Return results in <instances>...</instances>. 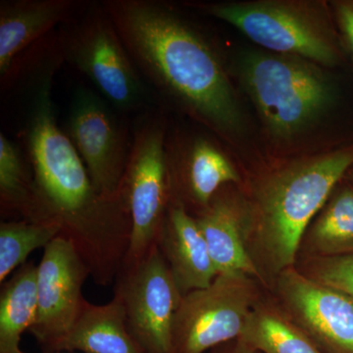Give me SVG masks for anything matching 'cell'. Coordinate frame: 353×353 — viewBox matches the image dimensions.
<instances>
[{
    "instance_id": "ac0fdd59",
    "label": "cell",
    "mask_w": 353,
    "mask_h": 353,
    "mask_svg": "<svg viewBox=\"0 0 353 353\" xmlns=\"http://www.w3.org/2000/svg\"><path fill=\"white\" fill-rule=\"evenodd\" d=\"M353 254V187L334 189L309 225L297 259Z\"/></svg>"
},
{
    "instance_id": "603a6c76",
    "label": "cell",
    "mask_w": 353,
    "mask_h": 353,
    "mask_svg": "<svg viewBox=\"0 0 353 353\" xmlns=\"http://www.w3.org/2000/svg\"><path fill=\"white\" fill-rule=\"evenodd\" d=\"M294 268L310 280L353 299V254L299 259Z\"/></svg>"
},
{
    "instance_id": "7402d4cb",
    "label": "cell",
    "mask_w": 353,
    "mask_h": 353,
    "mask_svg": "<svg viewBox=\"0 0 353 353\" xmlns=\"http://www.w3.org/2000/svg\"><path fill=\"white\" fill-rule=\"evenodd\" d=\"M61 234L55 223L6 220L0 223V284L27 263L30 254L46 248Z\"/></svg>"
},
{
    "instance_id": "8fae6325",
    "label": "cell",
    "mask_w": 353,
    "mask_h": 353,
    "mask_svg": "<svg viewBox=\"0 0 353 353\" xmlns=\"http://www.w3.org/2000/svg\"><path fill=\"white\" fill-rule=\"evenodd\" d=\"M90 276L75 246L58 236L43 250L38 264V310L32 336L41 353H57L58 347L82 314L87 301L83 285Z\"/></svg>"
},
{
    "instance_id": "9a60e30c",
    "label": "cell",
    "mask_w": 353,
    "mask_h": 353,
    "mask_svg": "<svg viewBox=\"0 0 353 353\" xmlns=\"http://www.w3.org/2000/svg\"><path fill=\"white\" fill-rule=\"evenodd\" d=\"M157 245L183 296L208 287L217 277L196 218L182 206H169Z\"/></svg>"
},
{
    "instance_id": "484cf974",
    "label": "cell",
    "mask_w": 353,
    "mask_h": 353,
    "mask_svg": "<svg viewBox=\"0 0 353 353\" xmlns=\"http://www.w3.org/2000/svg\"><path fill=\"white\" fill-rule=\"evenodd\" d=\"M350 178H352V185H353V168L352 170V173H350ZM352 187H353V185H352Z\"/></svg>"
},
{
    "instance_id": "d4e9b609",
    "label": "cell",
    "mask_w": 353,
    "mask_h": 353,
    "mask_svg": "<svg viewBox=\"0 0 353 353\" xmlns=\"http://www.w3.org/2000/svg\"><path fill=\"white\" fill-rule=\"evenodd\" d=\"M208 353H259L246 345L243 341L236 340L221 345L219 347L209 350Z\"/></svg>"
},
{
    "instance_id": "8992f818",
    "label": "cell",
    "mask_w": 353,
    "mask_h": 353,
    "mask_svg": "<svg viewBox=\"0 0 353 353\" xmlns=\"http://www.w3.org/2000/svg\"><path fill=\"white\" fill-rule=\"evenodd\" d=\"M190 6L233 26L273 53L303 58L323 66H334L340 60L334 32L318 3L263 0Z\"/></svg>"
},
{
    "instance_id": "5bb4252c",
    "label": "cell",
    "mask_w": 353,
    "mask_h": 353,
    "mask_svg": "<svg viewBox=\"0 0 353 353\" xmlns=\"http://www.w3.org/2000/svg\"><path fill=\"white\" fill-rule=\"evenodd\" d=\"M92 0H1L0 81L34 44L73 19Z\"/></svg>"
},
{
    "instance_id": "7a4b0ae2",
    "label": "cell",
    "mask_w": 353,
    "mask_h": 353,
    "mask_svg": "<svg viewBox=\"0 0 353 353\" xmlns=\"http://www.w3.org/2000/svg\"><path fill=\"white\" fill-rule=\"evenodd\" d=\"M132 61L157 95L223 134L243 116L212 44L176 10L157 0H104Z\"/></svg>"
},
{
    "instance_id": "44dd1931",
    "label": "cell",
    "mask_w": 353,
    "mask_h": 353,
    "mask_svg": "<svg viewBox=\"0 0 353 353\" xmlns=\"http://www.w3.org/2000/svg\"><path fill=\"white\" fill-rule=\"evenodd\" d=\"M34 176L19 145L0 132V212L1 217L34 222Z\"/></svg>"
},
{
    "instance_id": "cb8c5ba5",
    "label": "cell",
    "mask_w": 353,
    "mask_h": 353,
    "mask_svg": "<svg viewBox=\"0 0 353 353\" xmlns=\"http://www.w3.org/2000/svg\"><path fill=\"white\" fill-rule=\"evenodd\" d=\"M334 8L341 36L353 58V1L336 2Z\"/></svg>"
},
{
    "instance_id": "e0dca14e",
    "label": "cell",
    "mask_w": 353,
    "mask_h": 353,
    "mask_svg": "<svg viewBox=\"0 0 353 353\" xmlns=\"http://www.w3.org/2000/svg\"><path fill=\"white\" fill-rule=\"evenodd\" d=\"M143 353L128 330L117 296L103 305L87 301L82 314L58 347L57 353Z\"/></svg>"
},
{
    "instance_id": "d6986e66",
    "label": "cell",
    "mask_w": 353,
    "mask_h": 353,
    "mask_svg": "<svg viewBox=\"0 0 353 353\" xmlns=\"http://www.w3.org/2000/svg\"><path fill=\"white\" fill-rule=\"evenodd\" d=\"M238 340L259 353H323L269 290L252 309Z\"/></svg>"
},
{
    "instance_id": "ba28073f",
    "label": "cell",
    "mask_w": 353,
    "mask_h": 353,
    "mask_svg": "<svg viewBox=\"0 0 353 353\" xmlns=\"http://www.w3.org/2000/svg\"><path fill=\"white\" fill-rule=\"evenodd\" d=\"M257 279L234 272L183 296L173 323V353H208L240 338L250 313L267 292Z\"/></svg>"
},
{
    "instance_id": "5b68a950",
    "label": "cell",
    "mask_w": 353,
    "mask_h": 353,
    "mask_svg": "<svg viewBox=\"0 0 353 353\" xmlns=\"http://www.w3.org/2000/svg\"><path fill=\"white\" fill-rule=\"evenodd\" d=\"M239 70L265 126L278 138L303 132L333 104V83L319 65L303 58L253 51Z\"/></svg>"
},
{
    "instance_id": "3957f363",
    "label": "cell",
    "mask_w": 353,
    "mask_h": 353,
    "mask_svg": "<svg viewBox=\"0 0 353 353\" xmlns=\"http://www.w3.org/2000/svg\"><path fill=\"white\" fill-rule=\"evenodd\" d=\"M352 166L353 148L308 158L272 171L243 199L245 248L267 290L296 266L304 233Z\"/></svg>"
},
{
    "instance_id": "7c38bea8",
    "label": "cell",
    "mask_w": 353,
    "mask_h": 353,
    "mask_svg": "<svg viewBox=\"0 0 353 353\" xmlns=\"http://www.w3.org/2000/svg\"><path fill=\"white\" fill-rule=\"evenodd\" d=\"M285 314L323 353H353V299L310 280L294 267L269 288Z\"/></svg>"
},
{
    "instance_id": "30bf717a",
    "label": "cell",
    "mask_w": 353,
    "mask_h": 353,
    "mask_svg": "<svg viewBox=\"0 0 353 353\" xmlns=\"http://www.w3.org/2000/svg\"><path fill=\"white\" fill-rule=\"evenodd\" d=\"M114 294L122 301L128 330L143 353H173L174 318L183 294L157 245L138 263L122 267Z\"/></svg>"
},
{
    "instance_id": "52a82bcc",
    "label": "cell",
    "mask_w": 353,
    "mask_h": 353,
    "mask_svg": "<svg viewBox=\"0 0 353 353\" xmlns=\"http://www.w3.org/2000/svg\"><path fill=\"white\" fill-rule=\"evenodd\" d=\"M132 130L131 152L120 187L132 222L122 267L138 263L157 245L170 206L165 153L168 125L163 113L157 108L141 114Z\"/></svg>"
},
{
    "instance_id": "9c48e42d",
    "label": "cell",
    "mask_w": 353,
    "mask_h": 353,
    "mask_svg": "<svg viewBox=\"0 0 353 353\" xmlns=\"http://www.w3.org/2000/svg\"><path fill=\"white\" fill-rule=\"evenodd\" d=\"M64 131L97 192L110 199L119 197L132 141L127 116L118 112L99 92L79 87Z\"/></svg>"
},
{
    "instance_id": "6da1fadb",
    "label": "cell",
    "mask_w": 353,
    "mask_h": 353,
    "mask_svg": "<svg viewBox=\"0 0 353 353\" xmlns=\"http://www.w3.org/2000/svg\"><path fill=\"white\" fill-rule=\"evenodd\" d=\"M64 63L52 32L26 51L1 90H17L18 136L34 176L32 223H55L60 236L75 246L97 285L112 284L131 240V216L122 196L99 194L64 130L52 101L55 75Z\"/></svg>"
},
{
    "instance_id": "2e32d148",
    "label": "cell",
    "mask_w": 353,
    "mask_h": 353,
    "mask_svg": "<svg viewBox=\"0 0 353 353\" xmlns=\"http://www.w3.org/2000/svg\"><path fill=\"white\" fill-rule=\"evenodd\" d=\"M227 187L221 189L208 208L196 217L197 225L218 275L240 272L257 279L263 285L245 245V199L230 192Z\"/></svg>"
},
{
    "instance_id": "4fadbf2b",
    "label": "cell",
    "mask_w": 353,
    "mask_h": 353,
    "mask_svg": "<svg viewBox=\"0 0 353 353\" xmlns=\"http://www.w3.org/2000/svg\"><path fill=\"white\" fill-rule=\"evenodd\" d=\"M165 153L170 204L182 206L192 217L201 214L221 189L241 182L231 160L204 137L185 143L166 136Z\"/></svg>"
},
{
    "instance_id": "277c9868",
    "label": "cell",
    "mask_w": 353,
    "mask_h": 353,
    "mask_svg": "<svg viewBox=\"0 0 353 353\" xmlns=\"http://www.w3.org/2000/svg\"><path fill=\"white\" fill-rule=\"evenodd\" d=\"M63 57L123 115L157 108V97L134 63L102 1L90 6L57 31Z\"/></svg>"
},
{
    "instance_id": "ffe728a7",
    "label": "cell",
    "mask_w": 353,
    "mask_h": 353,
    "mask_svg": "<svg viewBox=\"0 0 353 353\" xmlns=\"http://www.w3.org/2000/svg\"><path fill=\"white\" fill-rule=\"evenodd\" d=\"M38 265L27 262L1 285L0 292V353H26L23 334L37 317Z\"/></svg>"
}]
</instances>
